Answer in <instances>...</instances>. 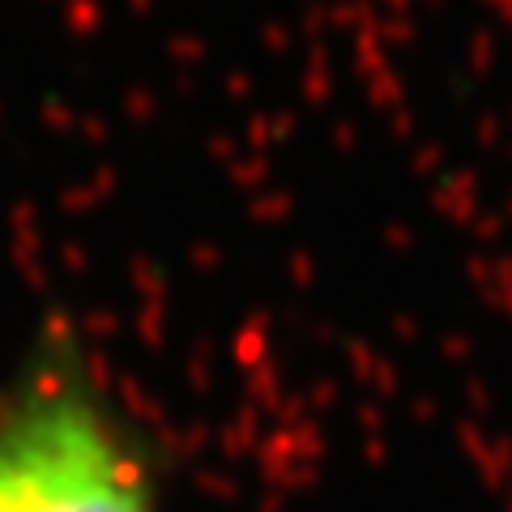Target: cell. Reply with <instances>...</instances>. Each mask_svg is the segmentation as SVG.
Returning a JSON list of instances; mask_svg holds the SVG:
<instances>
[{"label": "cell", "instance_id": "cell-1", "mask_svg": "<svg viewBox=\"0 0 512 512\" xmlns=\"http://www.w3.org/2000/svg\"><path fill=\"white\" fill-rule=\"evenodd\" d=\"M0 512H158L137 453L73 380L26 389L0 414Z\"/></svg>", "mask_w": 512, "mask_h": 512}]
</instances>
